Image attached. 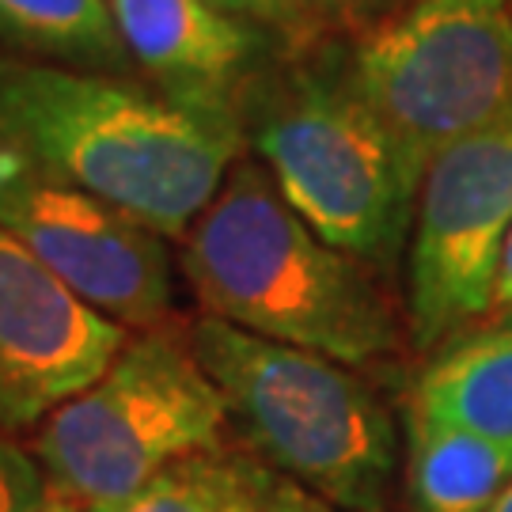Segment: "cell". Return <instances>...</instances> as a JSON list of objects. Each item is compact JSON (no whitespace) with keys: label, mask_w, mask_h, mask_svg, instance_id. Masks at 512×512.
Wrapping results in <instances>:
<instances>
[{"label":"cell","mask_w":512,"mask_h":512,"mask_svg":"<svg viewBox=\"0 0 512 512\" xmlns=\"http://www.w3.org/2000/svg\"><path fill=\"white\" fill-rule=\"evenodd\" d=\"M228 475H232V448L198 452L164 467L137 494L84 512H224Z\"/></svg>","instance_id":"obj_14"},{"label":"cell","mask_w":512,"mask_h":512,"mask_svg":"<svg viewBox=\"0 0 512 512\" xmlns=\"http://www.w3.org/2000/svg\"><path fill=\"white\" fill-rule=\"evenodd\" d=\"M0 42L38 61L95 73L133 69L107 0H0Z\"/></svg>","instance_id":"obj_13"},{"label":"cell","mask_w":512,"mask_h":512,"mask_svg":"<svg viewBox=\"0 0 512 512\" xmlns=\"http://www.w3.org/2000/svg\"><path fill=\"white\" fill-rule=\"evenodd\" d=\"M342 61L425 179L440 152L512 114V0H414Z\"/></svg>","instance_id":"obj_6"},{"label":"cell","mask_w":512,"mask_h":512,"mask_svg":"<svg viewBox=\"0 0 512 512\" xmlns=\"http://www.w3.org/2000/svg\"><path fill=\"white\" fill-rule=\"evenodd\" d=\"M0 228L110 323L164 327L175 262L148 224L16 152H0Z\"/></svg>","instance_id":"obj_8"},{"label":"cell","mask_w":512,"mask_h":512,"mask_svg":"<svg viewBox=\"0 0 512 512\" xmlns=\"http://www.w3.org/2000/svg\"><path fill=\"white\" fill-rule=\"evenodd\" d=\"M133 69L186 107L239 118L262 38L209 0H107Z\"/></svg>","instance_id":"obj_10"},{"label":"cell","mask_w":512,"mask_h":512,"mask_svg":"<svg viewBox=\"0 0 512 512\" xmlns=\"http://www.w3.org/2000/svg\"><path fill=\"white\" fill-rule=\"evenodd\" d=\"M50 497V482L38 459L16 440V433L0 429V512H38Z\"/></svg>","instance_id":"obj_16"},{"label":"cell","mask_w":512,"mask_h":512,"mask_svg":"<svg viewBox=\"0 0 512 512\" xmlns=\"http://www.w3.org/2000/svg\"><path fill=\"white\" fill-rule=\"evenodd\" d=\"M239 122L258 164L315 236L365 266L399 258L421 175L353 88L342 57L255 76L239 99Z\"/></svg>","instance_id":"obj_4"},{"label":"cell","mask_w":512,"mask_h":512,"mask_svg":"<svg viewBox=\"0 0 512 512\" xmlns=\"http://www.w3.org/2000/svg\"><path fill=\"white\" fill-rule=\"evenodd\" d=\"M494 311L512 315V232L501 247V262H497V285H494Z\"/></svg>","instance_id":"obj_18"},{"label":"cell","mask_w":512,"mask_h":512,"mask_svg":"<svg viewBox=\"0 0 512 512\" xmlns=\"http://www.w3.org/2000/svg\"><path fill=\"white\" fill-rule=\"evenodd\" d=\"M190 293L220 323L349 368L399 349V323L365 262L342 255L281 198L258 160H236L183 236Z\"/></svg>","instance_id":"obj_2"},{"label":"cell","mask_w":512,"mask_h":512,"mask_svg":"<svg viewBox=\"0 0 512 512\" xmlns=\"http://www.w3.org/2000/svg\"><path fill=\"white\" fill-rule=\"evenodd\" d=\"M486 512H512V486H509V490H505L501 497H497V501H494V505H490Z\"/></svg>","instance_id":"obj_20"},{"label":"cell","mask_w":512,"mask_h":512,"mask_svg":"<svg viewBox=\"0 0 512 512\" xmlns=\"http://www.w3.org/2000/svg\"><path fill=\"white\" fill-rule=\"evenodd\" d=\"M410 406L512 448V315L444 349L421 372Z\"/></svg>","instance_id":"obj_11"},{"label":"cell","mask_w":512,"mask_h":512,"mask_svg":"<svg viewBox=\"0 0 512 512\" xmlns=\"http://www.w3.org/2000/svg\"><path fill=\"white\" fill-rule=\"evenodd\" d=\"M512 486V448L410 406L406 494L414 512H486Z\"/></svg>","instance_id":"obj_12"},{"label":"cell","mask_w":512,"mask_h":512,"mask_svg":"<svg viewBox=\"0 0 512 512\" xmlns=\"http://www.w3.org/2000/svg\"><path fill=\"white\" fill-rule=\"evenodd\" d=\"M243 122L114 73L0 50V152L73 183L164 239L217 198Z\"/></svg>","instance_id":"obj_1"},{"label":"cell","mask_w":512,"mask_h":512,"mask_svg":"<svg viewBox=\"0 0 512 512\" xmlns=\"http://www.w3.org/2000/svg\"><path fill=\"white\" fill-rule=\"evenodd\" d=\"M512 232V114L440 152L410 224L406 311L418 349H437L494 311L501 247Z\"/></svg>","instance_id":"obj_7"},{"label":"cell","mask_w":512,"mask_h":512,"mask_svg":"<svg viewBox=\"0 0 512 512\" xmlns=\"http://www.w3.org/2000/svg\"><path fill=\"white\" fill-rule=\"evenodd\" d=\"M209 4L243 23H289L300 0H209Z\"/></svg>","instance_id":"obj_17"},{"label":"cell","mask_w":512,"mask_h":512,"mask_svg":"<svg viewBox=\"0 0 512 512\" xmlns=\"http://www.w3.org/2000/svg\"><path fill=\"white\" fill-rule=\"evenodd\" d=\"M224 512H334L327 501L296 486L293 478L277 475L262 459L232 452L228 475V501Z\"/></svg>","instance_id":"obj_15"},{"label":"cell","mask_w":512,"mask_h":512,"mask_svg":"<svg viewBox=\"0 0 512 512\" xmlns=\"http://www.w3.org/2000/svg\"><path fill=\"white\" fill-rule=\"evenodd\" d=\"M38 512H80L73 505V501H65V497H57V494H50L46 501H42V509Z\"/></svg>","instance_id":"obj_19"},{"label":"cell","mask_w":512,"mask_h":512,"mask_svg":"<svg viewBox=\"0 0 512 512\" xmlns=\"http://www.w3.org/2000/svg\"><path fill=\"white\" fill-rule=\"evenodd\" d=\"M228 425L186 330L152 327L38 425L35 459L50 494L84 512L137 494L179 459L224 448Z\"/></svg>","instance_id":"obj_5"},{"label":"cell","mask_w":512,"mask_h":512,"mask_svg":"<svg viewBox=\"0 0 512 512\" xmlns=\"http://www.w3.org/2000/svg\"><path fill=\"white\" fill-rule=\"evenodd\" d=\"M122 346L126 327L88 308L0 228V429H38Z\"/></svg>","instance_id":"obj_9"},{"label":"cell","mask_w":512,"mask_h":512,"mask_svg":"<svg viewBox=\"0 0 512 512\" xmlns=\"http://www.w3.org/2000/svg\"><path fill=\"white\" fill-rule=\"evenodd\" d=\"M190 349L251 456L342 512H384L399 437L384 399L342 361L202 315Z\"/></svg>","instance_id":"obj_3"}]
</instances>
